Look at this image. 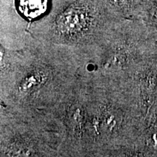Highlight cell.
Returning a JSON list of instances; mask_svg holds the SVG:
<instances>
[{
	"mask_svg": "<svg viewBox=\"0 0 157 157\" xmlns=\"http://www.w3.org/2000/svg\"><path fill=\"white\" fill-rule=\"evenodd\" d=\"M25 38L19 50L1 44V108L21 115L51 116L81 77L84 54Z\"/></svg>",
	"mask_w": 157,
	"mask_h": 157,
	"instance_id": "6da1fadb",
	"label": "cell"
},
{
	"mask_svg": "<svg viewBox=\"0 0 157 157\" xmlns=\"http://www.w3.org/2000/svg\"><path fill=\"white\" fill-rule=\"evenodd\" d=\"M83 74L87 83L89 156H135L138 123L121 83Z\"/></svg>",
	"mask_w": 157,
	"mask_h": 157,
	"instance_id": "7a4b0ae2",
	"label": "cell"
},
{
	"mask_svg": "<svg viewBox=\"0 0 157 157\" xmlns=\"http://www.w3.org/2000/svg\"><path fill=\"white\" fill-rule=\"evenodd\" d=\"M124 19L104 0H50L48 12L25 29L26 36L87 54Z\"/></svg>",
	"mask_w": 157,
	"mask_h": 157,
	"instance_id": "3957f363",
	"label": "cell"
},
{
	"mask_svg": "<svg viewBox=\"0 0 157 157\" xmlns=\"http://www.w3.org/2000/svg\"><path fill=\"white\" fill-rule=\"evenodd\" d=\"M157 46V33L135 18H124L105 40L84 54L87 74L121 81Z\"/></svg>",
	"mask_w": 157,
	"mask_h": 157,
	"instance_id": "277c9868",
	"label": "cell"
},
{
	"mask_svg": "<svg viewBox=\"0 0 157 157\" xmlns=\"http://www.w3.org/2000/svg\"><path fill=\"white\" fill-rule=\"evenodd\" d=\"M0 156H60L63 142L58 121L50 116L0 111Z\"/></svg>",
	"mask_w": 157,
	"mask_h": 157,
	"instance_id": "5b68a950",
	"label": "cell"
},
{
	"mask_svg": "<svg viewBox=\"0 0 157 157\" xmlns=\"http://www.w3.org/2000/svg\"><path fill=\"white\" fill-rule=\"evenodd\" d=\"M51 117L58 121L63 137L60 156H89L87 83L83 74Z\"/></svg>",
	"mask_w": 157,
	"mask_h": 157,
	"instance_id": "8992f818",
	"label": "cell"
},
{
	"mask_svg": "<svg viewBox=\"0 0 157 157\" xmlns=\"http://www.w3.org/2000/svg\"><path fill=\"white\" fill-rule=\"evenodd\" d=\"M16 2L20 15L30 22L29 25L46 14L50 0H16Z\"/></svg>",
	"mask_w": 157,
	"mask_h": 157,
	"instance_id": "52a82bcc",
	"label": "cell"
}]
</instances>
